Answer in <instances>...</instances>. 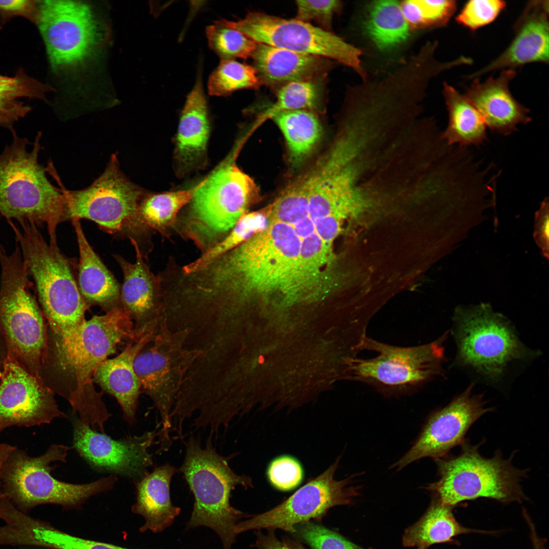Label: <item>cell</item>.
Instances as JSON below:
<instances>
[{
  "mask_svg": "<svg viewBox=\"0 0 549 549\" xmlns=\"http://www.w3.org/2000/svg\"><path fill=\"white\" fill-rule=\"evenodd\" d=\"M300 241L290 225L269 220L263 230L188 277V287L209 307L231 313L253 297L311 295Z\"/></svg>",
  "mask_w": 549,
  "mask_h": 549,
  "instance_id": "cell-1",
  "label": "cell"
},
{
  "mask_svg": "<svg viewBox=\"0 0 549 549\" xmlns=\"http://www.w3.org/2000/svg\"><path fill=\"white\" fill-rule=\"evenodd\" d=\"M136 332L132 319L121 306L85 320L68 339L47 349L42 380L94 430L103 428L110 414L93 385L94 372Z\"/></svg>",
  "mask_w": 549,
  "mask_h": 549,
  "instance_id": "cell-2",
  "label": "cell"
},
{
  "mask_svg": "<svg viewBox=\"0 0 549 549\" xmlns=\"http://www.w3.org/2000/svg\"><path fill=\"white\" fill-rule=\"evenodd\" d=\"M12 139L0 153V216L7 221L45 224L50 243L57 244L56 230L67 219V206L60 188L48 178L39 162L42 133L32 143L20 137L13 127Z\"/></svg>",
  "mask_w": 549,
  "mask_h": 549,
  "instance_id": "cell-3",
  "label": "cell"
},
{
  "mask_svg": "<svg viewBox=\"0 0 549 549\" xmlns=\"http://www.w3.org/2000/svg\"><path fill=\"white\" fill-rule=\"evenodd\" d=\"M28 273L33 278L49 333L47 346L68 339L85 320L89 307L79 291L73 261L48 243L34 223L8 221Z\"/></svg>",
  "mask_w": 549,
  "mask_h": 549,
  "instance_id": "cell-4",
  "label": "cell"
},
{
  "mask_svg": "<svg viewBox=\"0 0 549 549\" xmlns=\"http://www.w3.org/2000/svg\"><path fill=\"white\" fill-rule=\"evenodd\" d=\"M234 454H219L212 443V435L202 448L200 440L191 436L186 443V455L177 471L181 472L193 494L195 502L187 529L204 526L220 537L223 549H231L237 535L235 527L247 514L230 503L237 486L253 487L252 478L235 473L229 462Z\"/></svg>",
  "mask_w": 549,
  "mask_h": 549,
  "instance_id": "cell-5",
  "label": "cell"
},
{
  "mask_svg": "<svg viewBox=\"0 0 549 549\" xmlns=\"http://www.w3.org/2000/svg\"><path fill=\"white\" fill-rule=\"evenodd\" d=\"M51 175L64 196L68 220L86 219L112 235L135 241L145 260L154 249L155 231L138 215L139 202L146 191L132 181L120 169L116 154H112L102 174L89 186L69 190L55 170Z\"/></svg>",
  "mask_w": 549,
  "mask_h": 549,
  "instance_id": "cell-6",
  "label": "cell"
},
{
  "mask_svg": "<svg viewBox=\"0 0 549 549\" xmlns=\"http://www.w3.org/2000/svg\"><path fill=\"white\" fill-rule=\"evenodd\" d=\"M230 159L198 184L188 211L178 217L175 232L202 253L228 235L259 196L254 180Z\"/></svg>",
  "mask_w": 549,
  "mask_h": 549,
  "instance_id": "cell-7",
  "label": "cell"
},
{
  "mask_svg": "<svg viewBox=\"0 0 549 549\" xmlns=\"http://www.w3.org/2000/svg\"><path fill=\"white\" fill-rule=\"evenodd\" d=\"M0 334L8 354L42 380L47 328L43 312L30 291L29 274L17 243L14 251L8 253L0 242Z\"/></svg>",
  "mask_w": 549,
  "mask_h": 549,
  "instance_id": "cell-8",
  "label": "cell"
},
{
  "mask_svg": "<svg viewBox=\"0 0 549 549\" xmlns=\"http://www.w3.org/2000/svg\"><path fill=\"white\" fill-rule=\"evenodd\" d=\"M481 443L472 445L465 440L459 454L435 459L439 478L425 489L442 503L452 506L479 498L503 503L526 500L521 482L528 470L513 465L515 451L504 459L501 451L497 450L493 457L487 458L479 452Z\"/></svg>",
  "mask_w": 549,
  "mask_h": 549,
  "instance_id": "cell-9",
  "label": "cell"
},
{
  "mask_svg": "<svg viewBox=\"0 0 549 549\" xmlns=\"http://www.w3.org/2000/svg\"><path fill=\"white\" fill-rule=\"evenodd\" d=\"M453 317L456 363L490 383L499 382L512 364L534 355L508 319L488 304L458 307Z\"/></svg>",
  "mask_w": 549,
  "mask_h": 549,
  "instance_id": "cell-10",
  "label": "cell"
},
{
  "mask_svg": "<svg viewBox=\"0 0 549 549\" xmlns=\"http://www.w3.org/2000/svg\"><path fill=\"white\" fill-rule=\"evenodd\" d=\"M70 447L52 444L37 456H31L16 447L2 468L1 489L13 504L25 512L42 504H54L73 507L93 495L110 490L117 481L111 475L84 484L67 483L51 474L56 462L65 463Z\"/></svg>",
  "mask_w": 549,
  "mask_h": 549,
  "instance_id": "cell-11",
  "label": "cell"
},
{
  "mask_svg": "<svg viewBox=\"0 0 549 549\" xmlns=\"http://www.w3.org/2000/svg\"><path fill=\"white\" fill-rule=\"evenodd\" d=\"M448 334L446 331L434 341L411 347L389 345L367 336L362 351L378 354L371 358L352 359L347 367L349 377L385 396L414 392L444 375L446 359L444 344Z\"/></svg>",
  "mask_w": 549,
  "mask_h": 549,
  "instance_id": "cell-12",
  "label": "cell"
},
{
  "mask_svg": "<svg viewBox=\"0 0 549 549\" xmlns=\"http://www.w3.org/2000/svg\"><path fill=\"white\" fill-rule=\"evenodd\" d=\"M224 21L257 43L331 59L351 68L361 80L368 77L361 64V49L309 22L261 12L249 13L236 22Z\"/></svg>",
  "mask_w": 549,
  "mask_h": 549,
  "instance_id": "cell-13",
  "label": "cell"
},
{
  "mask_svg": "<svg viewBox=\"0 0 549 549\" xmlns=\"http://www.w3.org/2000/svg\"><path fill=\"white\" fill-rule=\"evenodd\" d=\"M340 458L319 475L309 479L279 505L238 523L236 534L261 529H280L294 534L296 525L312 520L320 521L330 508L353 503L359 495L360 488L351 484L354 476L342 480L336 478Z\"/></svg>",
  "mask_w": 549,
  "mask_h": 549,
  "instance_id": "cell-14",
  "label": "cell"
},
{
  "mask_svg": "<svg viewBox=\"0 0 549 549\" xmlns=\"http://www.w3.org/2000/svg\"><path fill=\"white\" fill-rule=\"evenodd\" d=\"M35 21L55 68L78 64L101 39L99 22L90 8L80 2L38 1Z\"/></svg>",
  "mask_w": 549,
  "mask_h": 549,
  "instance_id": "cell-15",
  "label": "cell"
},
{
  "mask_svg": "<svg viewBox=\"0 0 549 549\" xmlns=\"http://www.w3.org/2000/svg\"><path fill=\"white\" fill-rule=\"evenodd\" d=\"M473 387L471 383L447 405L433 412L413 445L391 468L400 470L422 458H440L461 445L473 423L493 411L487 407L483 394H473Z\"/></svg>",
  "mask_w": 549,
  "mask_h": 549,
  "instance_id": "cell-16",
  "label": "cell"
},
{
  "mask_svg": "<svg viewBox=\"0 0 549 549\" xmlns=\"http://www.w3.org/2000/svg\"><path fill=\"white\" fill-rule=\"evenodd\" d=\"M187 354L162 334H154L138 352L134 369L141 388L149 396L161 418V447L169 448L171 408L179 384L187 368Z\"/></svg>",
  "mask_w": 549,
  "mask_h": 549,
  "instance_id": "cell-17",
  "label": "cell"
},
{
  "mask_svg": "<svg viewBox=\"0 0 549 549\" xmlns=\"http://www.w3.org/2000/svg\"><path fill=\"white\" fill-rule=\"evenodd\" d=\"M73 447L93 468L131 478L141 479L153 464L149 449L160 431L120 440L92 429L78 417L72 419Z\"/></svg>",
  "mask_w": 549,
  "mask_h": 549,
  "instance_id": "cell-18",
  "label": "cell"
},
{
  "mask_svg": "<svg viewBox=\"0 0 549 549\" xmlns=\"http://www.w3.org/2000/svg\"><path fill=\"white\" fill-rule=\"evenodd\" d=\"M54 394L8 353L0 383V432L12 426L40 425L66 417Z\"/></svg>",
  "mask_w": 549,
  "mask_h": 549,
  "instance_id": "cell-19",
  "label": "cell"
},
{
  "mask_svg": "<svg viewBox=\"0 0 549 549\" xmlns=\"http://www.w3.org/2000/svg\"><path fill=\"white\" fill-rule=\"evenodd\" d=\"M348 159L327 151L304 172L309 187V214L313 222L328 217L343 221L355 217L366 205L353 186Z\"/></svg>",
  "mask_w": 549,
  "mask_h": 549,
  "instance_id": "cell-20",
  "label": "cell"
},
{
  "mask_svg": "<svg viewBox=\"0 0 549 549\" xmlns=\"http://www.w3.org/2000/svg\"><path fill=\"white\" fill-rule=\"evenodd\" d=\"M548 1L528 2L514 23V36L498 57L470 74L476 79L487 73L515 68L532 63H548L549 45Z\"/></svg>",
  "mask_w": 549,
  "mask_h": 549,
  "instance_id": "cell-21",
  "label": "cell"
},
{
  "mask_svg": "<svg viewBox=\"0 0 549 549\" xmlns=\"http://www.w3.org/2000/svg\"><path fill=\"white\" fill-rule=\"evenodd\" d=\"M516 73L514 69H505L497 77H491L483 82L474 79L464 95L478 111L486 127L504 136L532 120L529 109L510 92L509 83Z\"/></svg>",
  "mask_w": 549,
  "mask_h": 549,
  "instance_id": "cell-22",
  "label": "cell"
},
{
  "mask_svg": "<svg viewBox=\"0 0 549 549\" xmlns=\"http://www.w3.org/2000/svg\"><path fill=\"white\" fill-rule=\"evenodd\" d=\"M154 326L137 328L135 336L128 341L122 352L112 358L106 359L95 369L93 382L113 396L119 404L125 420L132 424L136 413L141 385L134 369L138 352L154 336Z\"/></svg>",
  "mask_w": 549,
  "mask_h": 549,
  "instance_id": "cell-23",
  "label": "cell"
},
{
  "mask_svg": "<svg viewBox=\"0 0 549 549\" xmlns=\"http://www.w3.org/2000/svg\"><path fill=\"white\" fill-rule=\"evenodd\" d=\"M209 123L200 74L182 110L175 140L174 159L177 175L203 168L207 162Z\"/></svg>",
  "mask_w": 549,
  "mask_h": 549,
  "instance_id": "cell-24",
  "label": "cell"
},
{
  "mask_svg": "<svg viewBox=\"0 0 549 549\" xmlns=\"http://www.w3.org/2000/svg\"><path fill=\"white\" fill-rule=\"evenodd\" d=\"M131 242L136 252L135 263L118 255L114 257L124 276L120 287L121 306L136 321L135 328H138L154 323L152 321L162 313V290L160 275L151 271L136 242Z\"/></svg>",
  "mask_w": 549,
  "mask_h": 549,
  "instance_id": "cell-25",
  "label": "cell"
},
{
  "mask_svg": "<svg viewBox=\"0 0 549 549\" xmlns=\"http://www.w3.org/2000/svg\"><path fill=\"white\" fill-rule=\"evenodd\" d=\"M79 250L77 285L86 304L106 312L121 306L120 286L89 244L79 220H72Z\"/></svg>",
  "mask_w": 549,
  "mask_h": 549,
  "instance_id": "cell-26",
  "label": "cell"
},
{
  "mask_svg": "<svg viewBox=\"0 0 549 549\" xmlns=\"http://www.w3.org/2000/svg\"><path fill=\"white\" fill-rule=\"evenodd\" d=\"M252 57L261 83L269 85L314 80L330 65L323 57L259 43Z\"/></svg>",
  "mask_w": 549,
  "mask_h": 549,
  "instance_id": "cell-27",
  "label": "cell"
},
{
  "mask_svg": "<svg viewBox=\"0 0 549 549\" xmlns=\"http://www.w3.org/2000/svg\"><path fill=\"white\" fill-rule=\"evenodd\" d=\"M177 470L170 464L156 468L139 480L135 481L136 501L132 507L134 513L143 516L145 523L140 530L159 533L173 523L180 508L171 500V479Z\"/></svg>",
  "mask_w": 549,
  "mask_h": 549,
  "instance_id": "cell-28",
  "label": "cell"
},
{
  "mask_svg": "<svg viewBox=\"0 0 549 549\" xmlns=\"http://www.w3.org/2000/svg\"><path fill=\"white\" fill-rule=\"evenodd\" d=\"M6 545H28L52 549H128L68 534L18 510L8 516L3 529Z\"/></svg>",
  "mask_w": 549,
  "mask_h": 549,
  "instance_id": "cell-29",
  "label": "cell"
},
{
  "mask_svg": "<svg viewBox=\"0 0 549 549\" xmlns=\"http://www.w3.org/2000/svg\"><path fill=\"white\" fill-rule=\"evenodd\" d=\"M363 30L374 47L384 54L392 53L405 45L411 37L403 15L400 1L378 0L365 6Z\"/></svg>",
  "mask_w": 549,
  "mask_h": 549,
  "instance_id": "cell-30",
  "label": "cell"
},
{
  "mask_svg": "<svg viewBox=\"0 0 549 549\" xmlns=\"http://www.w3.org/2000/svg\"><path fill=\"white\" fill-rule=\"evenodd\" d=\"M448 123L442 138L452 146H478L487 140L486 127L473 105L464 95L444 82L442 92Z\"/></svg>",
  "mask_w": 549,
  "mask_h": 549,
  "instance_id": "cell-31",
  "label": "cell"
},
{
  "mask_svg": "<svg viewBox=\"0 0 549 549\" xmlns=\"http://www.w3.org/2000/svg\"><path fill=\"white\" fill-rule=\"evenodd\" d=\"M453 507L442 503L434 495L423 516L405 530L403 536L404 546L426 549L434 544L452 541V538L462 534L484 533L460 524L453 515Z\"/></svg>",
  "mask_w": 549,
  "mask_h": 549,
  "instance_id": "cell-32",
  "label": "cell"
},
{
  "mask_svg": "<svg viewBox=\"0 0 549 549\" xmlns=\"http://www.w3.org/2000/svg\"><path fill=\"white\" fill-rule=\"evenodd\" d=\"M198 188L162 193L146 191L138 206L141 221L157 232L163 238H168L175 232L179 212L193 198Z\"/></svg>",
  "mask_w": 549,
  "mask_h": 549,
  "instance_id": "cell-33",
  "label": "cell"
},
{
  "mask_svg": "<svg viewBox=\"0 0 549 549\" xmlns=\"http://www.w3.org/2000/svg\"><path fill=\"white\" fill-rule=\"evenodd\" d=\"M271 118L285 138L291 166H298L320 139L322 132L320 121L313 112L307 109L282 111Z\"/></svg>",
  "mask_w": 549,
  "mask_h": 549,
  "instance_id": "cell-34",
  "label": "cell"
},
{
  "mask_svg": "<svg viewBox=\"0 0 549 549\" xmlns=\"http://www.w3.org/2000/svg\"><path fill=\"white\" fill-rule=\"evenodd\" d=\"M268 222L267 207L261 211L245 214L223 240L202 253L195 260L182 265L184 270L190 272L202 268L217 257L232 250L264 229Z\"/></svg>",
  "mask_w": 549,
  "mask_h": 549,
  "instance_id": "cell-35",
  "label": "cell"
},
{
  "mask_svg": "<svg viewBox=\"0 0 549 549\" xmlns=\"http://www.w3.org/2000/svg\"><path fill=\"white\" fill-rule=\"evenodd\" d=\"M52 89L19 71L13 77L0 74V111L12 115L18 119L30 110L27 105L19 101L21 98L45 99L46 93Z\"/></svg>",
  "mask_w": 549,
  "mask_h": 549,
  "instance_id": "cell-36",
  "label": "cell"
},
{
  "mask_svg": "<svg viewBox=\"0 0 549 549\" xmlns=\"http://www.w3.org/2000/svg\"><path fill=\"white\" fill-rule=\"evenodd\" d=\"M255 68L234 59L221 60L208 82L209 94L226 96L242 89L257 88L261 84Z\"/></svg>",
  "mask_w": 549,
  "mask_h": 549,
  "instance_id": "cell-37",
  "label": "cell"
},
{
  "mask_svg": "<svg viewBox=\"0 0 549 549\" xmlns=\"http://www.w3.org/2000/svg\"><path fill=\"white\" fill-rule=\"evenodd\" d=\"M206 33L210 48L221 60L252 56L257 43L239 31L228 26L224 20L208 26Z\"/></svg>",
  "mask_w": 549,
  "mask_h": 549,
  "instance_id": "cell-38",
  "label": "cell"
},
{
  "mask_svg": "<svg viewBox=\"0 0 549 549\" xmlns=\"http://www.w3.org/2000/svg\"><path fill=\"white\" fill-rule=\"evenodd\" d=\"M321 94L320 86L314 80L287 83L278 90L276 101L261 114L260 118H271L284 111L313 108L317 105Z\"/></svg>",
  "mask_w": 549,
  "mask_h": 549,
  "instance_id": "cell-39",
  "label": "cell"
},
{
  "mask_svg": "<svg viewBox=\"0 0 549 549\" xmlns=\"http://www.w3.org/2000/svg\"><path fill=\"white\" fill-rule=\"evenodd\" d=\"M294 529V534L312 549H364L340 534L311 521L300 523Z\"/></svg>",
  "mask_w": 549,
  "mask_h": 549,
  "instance_id": "cell-40",
  "label": "cell"
},
{
  "mask_svg": "<svg viewBox=\"0 0 549 549\" xmlns=\"http://www.w3.org/2000/svg\"><path fill=\"white\" fill-rule=\"evenodd\" d=\"M266 475L272 487L280 491L287 492L297 487L302 482L304 471L296 458L282 455L269 463Z\"/></svg>",
  "mask_w": 549,
  "mask_h": 549,
  "instance_id": "cell-41",
  "label": "cell"
},
{
  "mask_svg": "<svg viewBox=\"0 0 549 549\" xmlns=\"http://www.w3.org/2000/svg\"><path fill=\"white\" fill-rule=\"evenodd\" d=\"M501 0H471L467 2L456 17L458 23L475 30L493 22L505 9Z\"/></svg>",
  "mask_w": 549,
  "mask_h": 549,
  "instance_id": "cell-42",
  "label": "cell"
},
{
  "mask_svg": "<svg viewBox=\"0 0 549 549\" xmlns=\"http://www.w3.org/2000/svg\"><path fill=\"white\" fill-rule=\"evenodd\" d=\"M295 19L308 22L314 21L329 30L335 14L341 10L343 4L338 0L296 1Z\"/></svg>",
  "mask_w": 549,
  "mask_h": 549,
  "instance_id": "cell-43",
  "label": "cell"
},
{
  "mask_svg": "<svg viewBox=\"0 0 549 549\" xmlns=\"http://www.w3.org/2000/svg\"><path fill=\"white\" fill-rule=\"evenodd\" d=\"M423 29L443 26L455 13L457 3L453 0H418Z\"/></svg>",
  "mask_w": 549,
  "mask_h": 549,
  "instance_id": "cell-44",
  "label": "cell"
},
{
  "mask_svg": "<svg viewBox=\"0 0 549 549\" xmlns=\"http://www.w3.org/2000/svg\"><path fill=\"white\" fill-rule=\"evenodd\" d=\"M549 203L548 198L541 202L539 208L535 215V225L533 236L537 246L545 257L548 256L549 235Z\"/></svg>",
  "mask_w": 549,
  "mask_h": 549,
  "instance_id": "cell-45",
  "label": "cell"
},
{
  "mask_svg": "<svg viewBox=\"0 0 549 549\" xmlns=\"http://www.w3.org/2000/svg\"><path fill=\"white\" fill-rule=\"evenodd\" d=\"M264 533L258 530L256 532L255 546L257 549H307L297 540L288 537L282 539L276 536L273 530Z\"/></svg>",
  "mask_w": 549,
  "mask_h": 549,
  "instance_id": "cell-46",
  "label": "cell"
},
{
  "mask_svg": "<svg viewBox=\"0 0 549 549\" xmlns=\"http://www.w3.org/2000/svg\"><path fill=\"white\" fill-rule=\"evenodd\" d=\"M38 1L0 0V14L5 17L23 16L35 21Z\"/></svg>",
  "mask_w": 549,
  "mask_h": 549,
  "instance_id": "cell-47",
  "label": "cell"
},
{
  "mask_svg": "<svg viewBox=\"0 0 549 549\" xmlns=\"http://www.w3.org/2000/svg\"><path fill=\"white\" fill-rule=\"evenodd\" d=\"M15 448V446L11 445L7 443L0 444V480L2 470L4 464L5 463L8 455ZM3 493L1 491L0 485V496L3 495Z\"/></svg>",
  "mask_w": 549,
  "mask_h": 549,
  "instance_id": "cell-48",
  "label": "cell"
},
{
  "mask_svg": "<svg viewBox=\"0 0 549 549\" xmlns=\"http://www.w3.org/2000/svg\"><path fill=\"white\" fill-rule=\"evenodd\" d=\"M8 356V350L5 342L0 334V383L1 382L4 368Z\"/></svg>",
  "mask_w": 549,
  "mask_h": 549,
  "instance_id": "cell-49",
  "label": "cell"
},
{
  "mask_svg": "<svg viewBox=\"0 0 549 549\" xmlns=\"http://www.w3.org/2000/svg\"><path fill=\"white\" fill-rule=\"evenodd\" d=\"M13 124L12 117L3 112L0 111V127L9 128Z\"/></svg>",
  "mask_w": 549,
  "mask_h": 549,
  "instance_id": "cell-50",
  "label": "cell"
}]
</instances>
